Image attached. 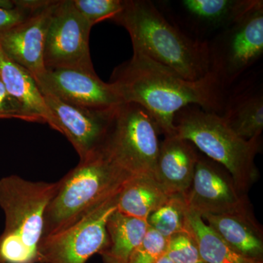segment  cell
<instances>
[{"label": "cell", "instance_id": "cell-1", "mask_svg": "<svg viewBox=\"0 0 263 263\" xmlns=\"http://www.w3.org/2000/svg\"><path fill=\"white\" fill-rule=\"evenodd\" d=\"M110 84L123 103L146 109L164 137L176 136L175 115L181 109L196 105L221 115L227 100L226 86L214 71L199 80H186L140 53H133L114 70Z\"/></svg>", "mask_w": 263, "mask_h": 263}, {"label": "cell", "instance_id": "cell-2", "mask_svg": "<svg viewBox=\"0 0 263 263\" xmlns=\"http://www.w3.org/2000/svg\"><path fill=\"white\" fill-rule=\"evenodd\" d=\"M127 29L133 53L171 69L186 80L197 81L212 70L211 46L192 39L172 25L146 0H123L122 10L112 19Z\"/></svg>", "mask_w": 263, "mask_h": 263}, {"label": "cell", "instance_id": "cell-3", "mask_svg": "<svg viewBox=\"0 0 263 263\" xmlns=\"http://www.w3.org/2000/svg\"><path fill=\"white\" fill-rule=\"evenodd\" d=\"M58 182L27 181L16 175L0 179L5 229L0 235V263H37L46 209Z\"/></svg>", "mask_w": 263, "mask_h": 263}, {"label": "cell", "instance_id": "cell-4", "mask_svg": "<svg viewBox=\"0 0 263 263\" xmlns=\"http://www.w3.org/2000/svg\"><path fill=\"white\" fill-rule=\"evenodd\" d=\"M132 176L103 149L80 160L57 181L58 188L45 214L43 238L71 226L119 193Z\"/></svg>", "mask_w": 263, "mask_h": 263}, {"label": "cell", "instance_id": "cell-5", "mask_svg": "<svg viewBox=\"0 0 263 263\" xmlns=\"http://www.w3.org/2000/svg\"><path fill=\"white\" fill-rule=\"evenodd\" d=\"M176 136L187 140L230 173L240 193L246 194L259 177L256 156L261 138L246 140L236 134L219 114L190 105L176 114Z\"/></svg>", "mask_w": 263, "mask_h": 263}, {"label": "cell", "instance_id": "cell-6", "mask_svg": "<svg viewBox=\"0 0 263 263\" xmlns=\"http://www.w3.org/2000/svg\"><path fill=\"white\" fill-rule=\"evenodd\" d=\"M159 133L146 109L136 103H122L116 109L102 149L131 176H155L160 146Z\"/></svg>", "mask_w": 263, "mask_h": 263}, {"label": "cell", "instance_id": "cell-7", "mask_svg": "<svg viewBox=\"0 0 263 263\" xmlns=\"http://www.w3.org/2000/svg\"><path fill=\"white\" fill-rule=\"evenodd\" d=\"M118 194L71 226L43 238L37 263H86L95 254L101 253L108 245L107 221L117 210Z\"/></svg>", "mask_w": 263, "mask_h": 263}, {"label": "cell", "instance_id": "cell-8", "mask_svg": "<svg viewBox=\"0 0 263 263\" xmlns=\"http://www.w3.org/2000/svg\"><path fill=\"white\" fill-rule=\"evenodd\" d=\"M263 2L228 27L211 46L212 70L224 86L232 84L262 57Z\"/></svg>", "mask_w": 263, "mask_h": 263}, {"label": "cell", "instance_id": "cell-9", "mask_svg": "<svg viewBox=\"0 0 263 263\" xmlns=\"http://www.w3.org/2000/svg\"><path fill=\"white\" fill-rule=\"evenodd\" d=\"M91 29L76 9L72 0L57 1L46 34V69L94 70L89 51Z\"/></svg>", "mask_w": 263, "mask_h": 263}, {"label": "cell", "instance_id": "cell-10", "mask_svg": "<svg viewBox=\"0 0 263 263\" xmlns=\"http://www.w3.org/2000/svg\"><path fill=\"white\" fill-rule=\"evenodd\" d=\"M183 198L188 209L200 216L252 211L248 197L238 190L230 173L202 155H199L193 183Z\"/></svg>", "mask_w": 263, "mask_h": 263}, {"label": "cell", "instance_id": "cell-11", "mask_svg": "<svg viewBox=\"0 0 263 263\" xmlns=\"http://www.w3.org/2000/svg\"><path fill=\"white\" fill-rule=\"evenodd\" d=\"M39 89L54 119L55 130L69 140L80 160L102 149L117 107L106 110L81 108L62 101L46 90Z\"/></svg>", "mask_w": 263, "mask_h": 263}, {"label": "cell", "instance_id": "cell-12", "mask_svg": "<svg viewBox=\"0 0 263 263\" xmlns=\"http://www.w3.org/2000/svg\"><path fill=\"white\" fill-rule=\"evenodd\" d=\"M36 82L62 101L81 108L106 110L124 103L113 85L102 81L95 70L46 69Z\"/></svg>", "mask_w": 263, "mask_h": 263}, {"label": "cell", "instance_id": "cell-13", "mask_svg": "<svg viewBox=\"0 0 263 263\" xmlns=\"http://www.w3.org/2000/svg\"><path fill=\"white\" fill-rule=\"evenodd\" d=\"M57 1L46 6L0 34V48L10 60L28 71L36 81L45 72L44 50L52 13Z\"/></svg>", "mask_w": 263, "mask_h": 263}, {"label": "cell", "instance_id": "cell-14", "mask_svg": "<svg viewBox=\"0 0 263 263\" xmlns=\"http://www.w3.org/2000/svg\"><path fill=\"white\" fill-rule=\"evenodd\" d=\"M199 154L191 142L177 136L160 143L155 179L169 196H184L190 190Z\"/></svg>", "mask_w": 263, "mask_h": 263}, {"label": "cell", "instance_id": "cell-15", "mask_svg": "<svg viewBox=\"0 0 263 263\" xmlns=\"http://www.w3.org/2000/svg\"><path fill=\"white\" fill-rule=\"evenodd\" d=\"M201 216L208 226L238 253L249 258L262 260V227L256 220L252 210Z\"/></svg>", "mask_w": 263, "mask_h": 263}, {"label": "cell", "instance_id": "cell-16", "mask_svg": "<svg viewBox=\"0 0 263 263\" xmlns=\"http://www.w3.org/2000/svg\"><path fill=\"white\" fill-rule=\"evenodd\" d=\"M0 80L5 89L22 105L34 122L46 123L55 129V122L35 79L0 48Z\"/></svg>", "mask_w": 263, "mask_h": 263}, {"label": "cell", "instance_id": "cell-17", "mask_svg": "<svg viewBox=\"0 0 263 263\" xmlns=\"http://www.w3.org/2000/svg\"><path fill=\"white\" fill-rule=\"evenodd\" d=\"M170 197L155 176H133L118 194L117 211L147 221L151 214L163 205Z\"/></svg>", "mask_w": 263, "mask_h": 263}, {"label": "cell", "instance_id": "cell-18", "mask_svg": "<svg viewBox=\"0 0 263 263\" xmlns=\"http://www.w3.org/2000/svg\"><path fill=\"white\" fill-rule=\"evenodd\" d=\"M148 228L146 220L114 212L107 221L108 245L100 254L103 262L128 263Z\"/></svg>", "mask_w": 263, "mask_h": 263}, {"label": "cell", "instance_id": "cell-19", "mask_svg": "<svg viewBox=\"0 0 263 263\" xmlns=\"http://www.w3.org/2000/svg\"><path fill=\"white\" fill-rule=\"evenodd\" d=\"M186 230L196 243L200 257L205 263H263L262 260L249 258L238 253L208 226L200 214L188 208Z\"/></svg>", "mask_w": 263, "mask_h": 263}, {"label": "cell", "instance_id": "cell-20", "mask_svg": "<svg viewBox=\"0 0 263 263\" xmlns=\"http://www.w3.org/2000/svg\"><path fill=\"white\" fill-rule=\"evenodd\" d=\"M221 117L238 136L246 140L261 138L263 129L262 91H249L227 98Z\"/></svg>", "mask_w": 263, "mask_h": 263}, {"label": "cell", "instance_id": "cell-21", "mask_svg": "<svg viewBox=\"0 0 263 263\" xmlns=\"http://www.w3.org/2000/svg\"><path fill=\"white\" fill-rule=\"evenodd\" d=\"M258 0H183V9L211 27H229L252 9Z\"/></svg>", "mask_w": 263, "mask_h": 263}, {"label": "cell", "instance_id": "cell-22", "mask_svg": "<svg viewBox=\"0 0 263 263\" xmlns=\"http://www.w3.org/2000/svg\"><path fill=\"white\" fill-rule=\"evenodd\" d=\"M187 210L183 196L173 195L163 205L148 217V224L166 238L186 231V213Z\"/></svg>", "mask_w": 263, "mask_h": 263}, {"label": "cell", "instance_id": "cell-23", "mask_svg": "<svg viewBox=\"0 0 263 263\" xmlns=\"http://www.w3.org/2000/svg\"><path fill=\"white\" fill-rule=\"evenodd\" d=\"M74 6L90 27L113 19L123 8V0H72Z\"/></svg>", "mask_w": 263, "mask_h": 263}, {"label": "cell", "instance_id": "cell-24", "mask_svg": "<svg viewBox=\"0 0 263 263\" xmlns=\"http://www.w3.org/2000/svg\"><path fill=\"white\" fill-rule=\"evenodd\" d=\"M164 255L174 263H205L192 235L187 231L168 238Z\"/></svg>", "mask_w": 263, "mask_h": 263}, {"label": "cell", "instance_id": "cell-25", "mask_svg": "<svg viewBox=\"0 0 263 263\" xmlns=\"http://www.w3.org/2000/svg\"><path fill=\"white\" fill-rule=\"evenodd\" d=\"M167 243L168 238H164L149 227L128 263H157L165 254Z\"/></svg>", "mask_w": 263, "mask_h": 263}, {"label": "cell", "instance_id": "cell-26", "mask_svg": "<svg viewBox=\"0 0 263 263\" xmlns=\"http://www.w3.org/2000/svg\"><path fill=\"white\" fill-rule=\"evenodd\" d=\"M51 0H16V8L0 10V34L22 23Z\"/></svg>", "mask_w": 263, "mask_h": 263}, {"label": "cell", "instance_id": "cell-27", "mask_svg": "<svg viewBox=\"0 0 263 263\" xmlns=\"http://www.w3.org/2000/svg\"><path fill=\"white\" fill-rule=\"evenodd\" d=\"M0 119H18L25 122H34L22 105L5 89L0 80Z\"/></svg>", "mask_w": 263, "mask_h": 263}, {"label": "cell", "instance_id": "cell-28", "mask_svg": "<svg viewBox=\"0 0 263 263\" xmlns=\"http://www.w3.org/2000/svg\"><path fill=\"white\" fill-rule=\"evenodd\" d=\"M16 7V0H0V10H12Z\"/></svg>", "mask_w": 263, "mask_h": 263}, {"label": "cell", "instance_id": "cell-29", "mask_svg": "<svg viewBox=\"0 0 263 263\" xmlns=\"http://www.w3.org/2000/svg\"><path fill=\"white\" fill-rule=\"evenodd\" d=\"M157 263H174L171 260V259L167 258L165 255L162 256V257L160 259H159L158 262Z\"/></svg>", "mask_w": 263, "mask_h": 263}]
</instances>
